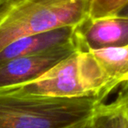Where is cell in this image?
Returning a JSON list of instances; mask_svg holds the SVG:
<instances>
[{
	"mask_svg": "<svg viewBox=\"0 0 128 128\" xmlns=\"http://www.w3.org/2000/svg\"><path fill=\"white\" fill-rule=\"evenodd\" d=\"M94 98H60L0 90V128H73L89 122Z\"/></svg>",
	"mask_w": 128,
	"mask_h": 128,
	"instance_id": "6da1fadb",
	"label": "cell"
},
{
	"mask_svg": "<svg viewBox=\"0 0 128 128\" xmlns=\"http://www.w3.org/2000/svg\"><path fill=\"white\" fill-rule=\"evenodd\" d=\"M94 0H1L0 51L32 34L76 27L90 18Z\"/></svg>",
	"mask_w": 128,
	"mask_h": 128,
	"instance_id": "7a4b0ae2",
	"label": "cell"
},
{
	"mask_svg": "<svg viewBox=\"0 0 128 128\" xmlns=\"http://www.w3.org/2000/svg\"><path fill=\"white\" fill-rule=\"evenodd\" d=\"M91 52L76 51L36 80L10 90L60 98H94L103 102L118 87Z\"/></svg>",
	"mask_w": 128,
	"mask_h": 128,
	"instance_id": "3957f363",
	"label": "cell"
},
{
	"mask_svg": "<svg viewBox=\"0 0 128 128\" xmlns=\"http://www.w3.org/2000/svg\"><path fill=\"white\" fill-rule=\"evenodd\" d=\"M77 51L75 41L36 54L0 63V90L18 87L36 80Z\"/></svg>",
	"mask_w": 128,
	"mask_h": 128,
	"instance_id": "277c9868",
	"label": "cell"
},
{
	"mask_svg": "<svg viewBox=\"0 0 128 128\" xmlns=\"http://www.w3.org/2000/svg\"><path fill=\"white\" fill-rule=\"evenodd\" d=\"M77 51L92 52L128 44V18L107 16L88 18L74 29Z\"/></svg>",
	"mask_w": 128,
	"mask_h": 128,
	"instance_id": "5b68a950",
	"label": "cell"
},
{
	"mask_svg": "<svg viewBox=\"0 0 128 128\" xmlns=\"http://www.w3.org/2000/svg\"><path fill=\"white\" fill-rule=\"evenodd\" d=\"M75 27H62L23 37L0 51V63L22 56L43 53L74 41Z\"/></svg>",
	"mask_w": 128,
	"mask_h": 128,
	"instance_id": "8992f818",
	"label": "cell"
},
{
	"mask_svg": "<svg viewBox=\"0 0 128 128\" xmlns=\"http://www.w3.org/2000/svg\"><path fill=\"white\" fill-rule=\"evenodd\" d=\"M109 76L118 85L128 81V44L119 48L92 51Z\"/></svg>",
	"mask_w": 128,
	"mask_h": 128,
	"instance_id": "52a82bcc",
	"label": "cell"
},
{
	"mask_svg": "<svg viewBox=\"0 0 128 128\" xmlns=\"http://www.w3.org/2000/svg\"><path fill=\"white\" fill-rule=\"evenodd\" d=\"M90 128H128V117L116 101L101 103L90 118Z\"/></svg>",
	"mask_w": 128,
	"mask_h": 128,
	"instance_id": "ba28073f",
	"label": "cell"
},
{
	"mask_svg": "<svg viewBox=\"0 0 128 128\" xmlns=\"http://www.w3.org/2000/svg\"><path fill=\"white\" fill-rule=\"evenodd\" d=\"M128 4V0H94L90 18L114 16Z\"/></svg>",
	"mask_w": 128,
	"mask_h": 128,
	"instance_id": "9c48e42d",
	"label": "cell"
},
{
	"mask_svg": "<svg viewBox=\"0 0 128 128\" xmlns=\"http://www.w3.org/2000/svg\"><path fill=\"white\" fill-rule=\"evenodd\" d=\"M115 101L118 104H120L128 117V81L122 84L121 90L119 91Z\"/></svg>",
	"mask_w": 128,
	"mask_h": 128,
	"instance_id": "30bf717a",
	"label": "cell"
},
{
	"mask_svg": "<svg viewBox=\"0 0 128 128\" xmlns=\"http://www.w3.org/2000/svg\"><path fill=\"white\" fill-rule=\"evenodd\" d=\"M116 15H118V16H122V17H126V18H128V4H126L124 7H123L122 9H121L120 11H119Z\"/></svg>",
	"mask_w": 128,
	"mask_h": 128,
	"instance_id": "8fae6325",
	"label": "cell"
},
{
	"mask_svg": "<svg viewBox=\"0 0 128 128\" xmlns=\"http://www.w3.org/2000/svg\"><path fill=\"white\" fill-rule=\"evenodd\" d=\"M73 128H90V120L89 122L85 123L84 124H81V126H76V127H73Z\"/></svg>",
	"mask_w": 128,
	"mask_h": 128,
	"instance_id": "7c38bea8",
	"label": "cell"
},
{
	"mask_svg": "<svg viewBox=\"0 0 128 128\" xmlns=\"http://www.w3.org/2000/svg\"><path fill=\"white\" fill-rule=\"evenodd\" d=\"M0 1H1V0H0Z\"/></svg>",
	"mask_w": 128,
	"mask_h": 128,
	"instance_id": "4fadbf2b",
	"label": "cell"
}]
</instances>
